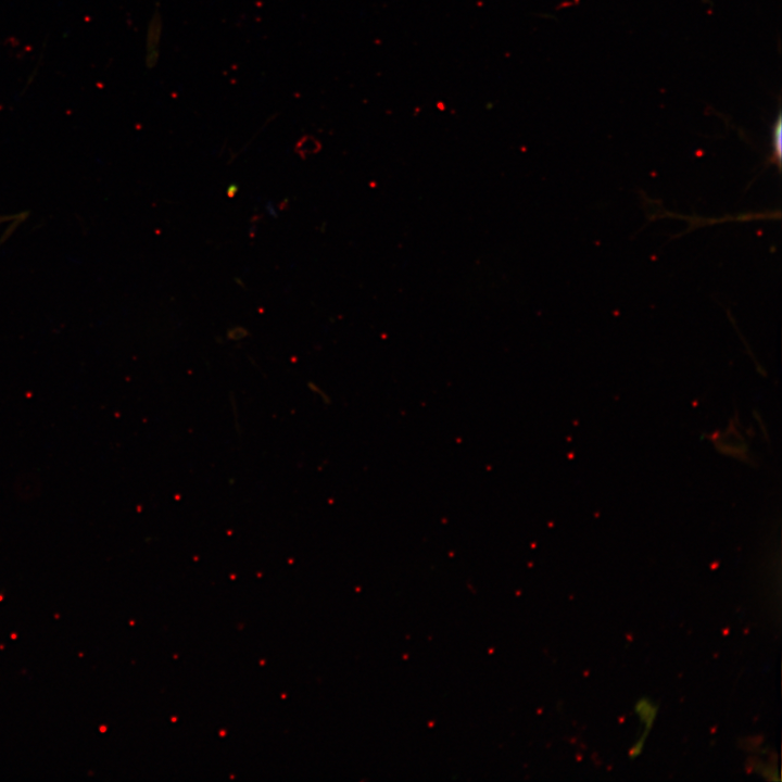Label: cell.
Returning <instances> with one entry per match:
<instances>
[{
	"mask_svg": "<svg viewBox=\"0 0 782 782\" xmlns=\"http://www.w3.org/2000/svg\"><path fill=\"white\" fill-rule=\"evenodd\" d=\"M245 335H247V331L243 328L231 329L228 333L229 338L232 340L243 338Z\"/></svg>",
	"mask_w": 782,
	"mask_h": 782,
	"instance_id": "obj_4",
	"label": "cell"
},
{
	"mask_svg": "<svg viewBox=\"0 0 782 782\" xmlns=\"http://www.w3.org/2000/svg\"><path fill=\"white\" fill-rule=\"evenodd\" d=\"M635 709L641 716L642 721L646 723V731H648L655 718L657 708L646 699H642L640 703H638Z\"/></svg>",
	"mask_w": 782,
	"mask_h": 782,
	"instance_id": "obj_2",
	"label": "cell"
},
{
	"mask_svg": "<svg viewBox=\"0 0 782 782\" xmlns=\"http://www.w3.org/2000/svg\"><path fill=\"white\" fill-rule=\"evenodd\" d=\"M771 162L779 168L781 165V114L779 112L771 129Z\"/></svg>",
	"mask_w": 782,
	"mask_h": 782,
	"instance_id": "obj_1",
	"label": "cell"
},
{
	"mask_svg": "<svg viewBox=\"0 0 782 782\" xmlns=\"http://www.w3.org/2000/svg\"><path fill=\"white\" fill-rule=\"evenodd\" d=\"M319 150V143L313 137H303L295 146V152L305 157L310 154H314Z\"/></svg>",
	"mask_w": 782,
	"mask_h": 782,
	"instance_id": "obj_3",
	"label": "cell"
}]
</instances>
